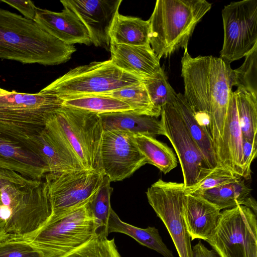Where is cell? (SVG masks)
I'll return each mask as SVG.
<instances>
[{
  "label": "cell",
  "mask_w": 257,
  "mask_h": 257,
  "mask_svg": "<svg viewBox=\"0 0 257 257\" xmlns=\"http://www.w3.org/2000/svg\"><path fill=\"white\" fill-rule=\"evenodd\" d=\"M112 232L126 234L141 244L156 251L164 257H174L172 251L163 241L158 229L153 226L142 228L125 223L119 218L112 209L107 223L108 234Z\"/></svg>",
  "instance_id": "cell-23"
},
{
  "label": "cell",
  "mask_w": 257,
  "mask_h": 257,
  "mask_svg": "<svg viewBox=\"0 0 257 257\" xmlns=\"http://www.w3.org/2000/svg\"><path fill=\"white\" fill-rule=\"evenodd\" d=\"M257 154V147L253 146L247 141H242V171L243 178L250 179L251 177V165Z\"/></svg>",
  "instance_id": "cell-34"
},
{
  "label": "cell",
  "mask_w": 257,
  "mask_h": 257,
  "mask_svg": "<svg viewBox=\"0 0 257 257\" xmlns=\"http://www.w3.org/2000/svg\"><path fill=\"white\" fill-rule=\"evenodd\" d=\"M48 122L60 134L85 169L101 172L103 129L99 114L62 106Z\"/></svg>",
  "instance_id": "cell-4"
},
{
  "label": "cell",
  "mask_w": 257,
  "mask_h": 257,
  "mask_svg": "<svg viewBox=\"0 0 257 257\" xmlns=\"http://www.w3.org/2000/svg\"><path fill=\"white\" fill-rule=\"evenodd\" d=\"M141 82L144 85L152 103L161 110L164 105L171 102L176 92L170 84L163 68L154 75L143 78Z\"/></svg>",
  "instance_id": "cell-31"
},
{
  "label": "cell",
  "mask_w": 257,
  "mask_h": 257,
  "mask_svg": "<svg viewBox=\"0 0 257 257\" xmlns=\"http://www.w3.org/2000/svg\"><path fill=\"white\" fill-rule=\"evenodd\" d=\"M110 182L109 178L104 175L100 187L87 202L88 208L97 226L98 234L108 235L107 223L112 209L110 199L113 190L110 187Z\"/></svg>",
  "instance_id": "cell-28"
},
{
  "label": "cell",
  "mask_w": 257,
  "mask_h": 257,
  "mask_svg": "<svg viewBox=\"0 0 257 257\" xmlns=\"http://www.w3.org/2000/svg\"><path fill=\"white\" fill-rule=\"evenodd\" d=\"M160 121L164 136L170 141L178 157L185 188L190 187L204 177L211 168L172 103L162 106Z\"/></svg>",
  "instance_id": "cell-11"
},
{
  "label": "cell",
  "mask_w": 257,
  "mask_h": 257,
  "mask_svg": "<svg viewBox=\"0 0 257 257\" xmlns=\"http://www.w3.org/2000/svg\"><path fill=\"white\" fill-rule=\"evenodd\" d=\"M244 57L243 64L233 70L234 86L257 96V43Z\"/></svg>",
  "instance_id": "cell-30"
},
{
  "label": "cell",
  "mask_w": 257,
  "mask_h": 257,
  "mask_svg": "<svg viewBox=\"0 0 257 257\" xmlns=\"http://www.w3.org/2000/svg\"><path fill=\"white\" fill-rule=\"evenodd\" d=\"M60 97L41 90L28 94L8 91L0 94V124H34L45 127L63 106Z\"/></svg>",
  "instance_id": "cell-12"
},
{
  "label": "cell",
  "mask_w": 257,
  "mask_h": 257,
  "mask_svg": "<svg viewBox=\"0 0 257 257\" xmlns=\"http://www.w3.org/2000/svg\"><path fill=\"white\" fill-rule=\"evenodd\" d=\"M109 51L110 59L115 66L142 79L154 75L162 69L150 44L130 46L110 43Z\"/></svg>",
  "instance_id": "cell-17"
},
{
  "label": "cell",
  "mask_w": 257,
  "mask_h": 257,
  "mask_svg": "<svg viewBox=\"0 0 257 257\" xmlns=\"http://www.w3.org/2000/svg\"><path fill=\"white\" fill-rule=\"evenodd\" d=\"M177 110L190 135L196 143L210 168L217 166L214 145L208 134L198 123L183 94L175 92L170 102Z\"/></svg>",
  "instance_id": "cell-21"
},
{
  "label": "cell",
  "mask_w": 257,
  "mask_h": 257,
  "mask_svg": "<svg viewBox=\"0 0 257 257\" xmlns=\"http://www.w3.org/2000/svg\"><path fill=\"white\" fill-rule=\"evenodd\" d=\"M238 177L225 166L211 168L209 172L194 185L185 188V194H197L202 191L233 182Z\"/></svg>",
  "instance_id": "cell-32"
},
{
  "label": "cell",
  "mask_w": 257,
  "mask_h": 257,
  "mask_svg": "<svg viewBox=\"0 0 257 257\" xmlns=\"http://www.w3.org/2000/svg\"><path fill=\"white\" fill-rule=\"evenodd\" d=\"M142 80L120 69L109 59L73 68L43 90L64 99L102 94L140 83Z\"/></svg>",
  "instance_id": "cell-5"
},
{
  "label": "cell",
  "mask_w": 257,
  "mask_h": 257,
  "mask_svg": "<svg viewBox=\"0 0 257 257\" xmlns=\"http://www.w3.org/2000/svg\"><path fill=\"white\" fill-rule=\"evenodd\" d=\"M181 76L183 96L198 123L212 140L217 166H224L223 136L234 84V70L220 57L193 58L186 49L181 58Z\"/></svg>",
  "instance_id": "cell-1"
},
{
  "label": "cell",
  "mask_w": 257,
  "mask_h": 257,
  "mask_svg": "<svg viewBox=\"0 0 257 257\" xmlns=\"http://www.w3.org/2000/svg\"><path fill=\"white\" fill-rule=\"evenodd\" d=\"M193 257H219L212 249H208L201 241L192 247Z\"/></svg>",
  "instance_id": "cell-36"
},
{
  "label": "cell",
  "mask_w": 257,
  "mask_h": 257,
  "mask_svg": "<svg viewBox=\"0 0 257 257\" xmlns=\"http://www.w3.org/2000/svg\"><path fill=\"white\" fill-rule=\"evenodd\" d=\"M234 92L243 139L257 147V96L241 88Z\"/></svg>",
  "instance_id": "cell-25"
},
{
  "label": "cell",
  "mask_w": 257,
  "mask_h": 257,
  "mask_svg": "<svg viewBox=\"0 0 257 257\" xmlns=\"http://www.w3.org/2000/svg\"><path fill=\"white\" fill-rule=\"evenodd\" d=\"M103 132L122 130L134 134H144L154 137L164 136L160 120L157 118L136 114L132 111L99 114Z\"/></svg>",
  "instance_id": "cell-19"
},
{
  "label": "cell",
  "mask_w": 257,
  "mask_h": 257,
  "mask_svg": "<svg viewBox=\"0 0 257 257\" xmlns=\"http://www.w3.org/2000/svg\"><path fill=\"white\" fill-rule=\"evenodd\" d=\"M63 106L72 107L98 114L117 112H133L125 102L112 97L91 95L62 99Z\"/></svg>",
  "instance_id": "cell-27"
},
{
  "label": "cell",
  "mask_w": 257,
  "mask_h": 257,
  "mask_svg": "<svg viewBox=\"0 0 257 257\" xmlns=\"http://www.w3.org/2000/svg\"><path fill=\"white\" fill-rule=\"evenodd\" d=\"M239 177L224 185L202 191L197 194L217 206L221 210L242 205L251 209L256 215V202L251 197V189Z\"/></svg>",
  "instance_id": "cell-20"
},
{
  "label": "cell",
  "mask_w": 257,
  "mask_h": 257,
  "mask_svg": "<svg viewBox=\"0 0 257 257\" xmlns=\"http://www.w3.org/2000/svg\"><path fill=\"white\" fill-rule=\"evenodd\" d=\"M107 234H98L88 241L61 257H121L114 239Z\"/></svg>",
  "instance_id": "cell-29"
},
{
  "label": "cell",
  "mask_w": 257,
  "mask_h": 257,
  "mask_svg": "<svg viewBox=\"0 0 257 257\" xmlns=\"http://www.w3.org/2000/svg\"><path fill=\"white\" fill-rule=\"evenodd\" d=\"M100 95L112 97L125 102L136 114L157 118L161 116V110L152 103L142 82Z\"/></svg>",
  "instance_id": "cell-26"
},
{
  "label": "cell",
  "mask_w": 257,
  "mask_h": 257,
  "mask_svg": "<svg viewBox=\"0 0 257 257\" xmlns=\"http://www.w3.org/2000/svg\"><path fill=\"white\" fill-rule=\"evenodd\" d=\"M100 159L101 172L110 182L128 178L147 164L137 146L134 134L122 130L103 132Z\"/></svg>",
  "instance_id": "cell-13"
},
{
  "label": "cell",
  "mask_w": 257,
  "mask_h": 257,
  "mask_svg": "<svg viewBox=\"0 0 257 257\" xmlns=\"http://www.w3.org/2000/svg\"><path fill=\"white\" fill-rule=\"evenodd\" d=\"M122 0H62L64 8L75 13L87 28L94 46L109 51L110 30Z\"/></svg>",
  "instance_id": "cell-14"
},
{
  "label": "cell",
  "mask_w": 257,
  "mask_h": 257,
  "mask_svg": "<svg viewBox=\"0 0 257 257\" xmlns=\"http://www.w3.org/2000/svg\"><path fill=\"white\" fill-rule=\"evenodd\" d=\"M0 257H44L30 242L20 239L8 238L0 242Z\"/></svg>",
  "instance_id": "cell-33"
},
{
  "label": "cell",
  "mask_w": 257,
  "mask_h": 257,
  "mask_svg": "<svg viewBox=\"0 0 257 257\" xmlns=\"http://www.w3.org/2000/svg\"><path fill=\"white\" fill-rule=\"evenodd\" d=\"M110 43L130 46L150 44L148 20L126 16L118 13L110 30Z\"/></svg>",
  "instance_id": "cell-22"
},
{
  "label": "cell",
  "mask_w": 257,
  "mask_h": 257,
  "mask_svg": "<svg viewBox=\"0 0 257 257\" xmlns=\"http://www.w3.org/2000/svg\"><path fill=\"white\" fill-rule=\"evenodd\" d=\"M185 187L183 183L159 179L148 188L147 199L170 234L179 257H193L191 237L181 212Z\"/></svg>",
  "instance_id": "cell-9"
},
{
  "label": "cell",
  "mask_w": 257,
  "mask_h": 257,
  "mask_svg": "<svg viewBox=\"0 0 257 257\" xmlns=\"http://www.w3.org/2000/svg\"><path fill=\"white\" fill-rule=\"evenodd\" d=\"M76 49L45 31L33 20L0 9V58L23 64L56 65Z\"/></svg>",
  "instance_id": "cell-2"
},
{
  "label": "cell",
  "mask_w": 257,
  "mask_h": 257,
  "mask_svg": "<svg viewBox=\"0 0 257 257\" xmlns=\"http://www.w3.org/2000/svg\"><path fill=\"white\" fill-rule=\"evenodd\" d=\"M211 7L205 0H157L148 21L150 45L158 59L188 49L196 26Z\"/></svg>",
  "instance_id": "cell-3"
},
{
  "label": "cell",
  "mask_w": 257,
  "mask_h": 257,
  "mask_svg": "<svg viewBox=\"0 0 257 257\" xmlns=\"http://www.w3.org/2000/svg\"><path fill=\"white\" fill-rule=\"evenodd\" d=\"M242 141L235 95L234 92H232L223 136L224 166L240 177H243Z\"/></svg>",
  "instance_id": "cell-18"
},
{
  "label": "cell",
  "mask_w": 257,
  "mask_h": 257,
  "mask_svg": "<svg viewBox=\"0 0 257 257\" xmlns=\"http://www.w3.org/2000/svg\"><path fill=\"white\" fill-rule=\"evenodd\" d=\"M6 91V90L0 88V94L3 93L4 92H5Z\"/></svg>",
  "instance_id": "cell-38"
},
{
  "label": "cell",
  "mask_w": 257,
  "mask_h": 257,
  "mask_svg": "<svg viewBox=\"0 0 257 257\" xmlns=\"http://www.w3.org/2000/svg\"><path fill=\"white\" fill-rule=\"evenodd\" d=\"M34 20L49 34L66 44H92L87 28L69 9L54 12L37 8Z\"/></svg>",
  "instance_id": "cell-15"
},
{
  "label": "cell",
  "mask_w": 257,
  "mask_h": 257,
  "mask_svg": "<svg viewBox=\"0 0 257 257\" xmlns=\"http://www.w3.org/2000/svg\"><path fill=\"white\" fill-rule=\"evenodd\" d=\"M134 137L147 164L154 165L165 174L177 167L176 156L166 144L149 135L138 134H134Z\"/></svg>",
  "instance_id": "cell-24"
},
{
  "label": "cell",
  "mask_w": 257,
  "mask_h": 257,
  "mask_svg": "<svg viewBox=\"0 0 257 257\" xmlns=\"http://www.w3.org/2000/svg\"><path fill=\"white\" fill-rule=\"evenodd\" d=\"M9 238L6 223L0 217V242Z\"/></svg>",
  "instance_id": "cell-37"
},
{
  "label": "cell",
  "mask_w": 257,
  "mask_h": 257,
  "mask_svg": "<svg viewBox=\"0 0 257 257\" xmlns=\"http://www.w3.org/2000/svg\"><path fill=\"white\" fill-rule=\"evenodd\" d=\"M206 241L219 257H257L256 215L242 205L224 209Z\"/></svg>",
  "instance_id": "cell-7"
},
{
  "label": "cell",
  "mask_w": 257,
  "mask_h": 257,
  "mask_svg": "<svg viewBox=\"0 0 257 257\" xmlns=\"http://www.w3.org/2000/svg\"><path fill=\"white\" fill-rule=\"evenodd\" d=\"M221 13L224 39L220 58L230 64L257 43V0L231 2Z\"/></svg>",
  "instance_id": "cell-10"
},
{
  "label": "cell",
  "mask_w": 257,
  "mask_h": 257,
  "mask_svg": "<svg viewBox=\"0 0 257 257\" xmlns=\"http://www.w3.org/2000/svg\"><path fill=\"white\" fill-rule=\"evenodd\" d=\"M101 172L82 169L47 174L52 214L48 222L86 204L100 187Z\"/></svg>",
  "instance_id": "cell-8"
},
{
  "label": "cell",
  "mask_w": 257,
  "mask_h": 257,
  "mask_svg": "<svg viewBox=\"0 0 257 257\" xmlns=\"http://www.w3.org/2000/svg\"><path fill=\"white\" fill-rule=\"evenodd\" d=\"M12 7L17 9L24 17L30 19H34L37 7L31 1L21 0H1Z\"/></svg>",
  "instance_id": "cell-35"
},
{
  "label": "cell",
  "mask_w": 257,
  "mask_h": 257,
  "mask_svg": "<svg viewBox=\"0 0 257 257\" xmlns=\"http://www.w3.org/2000/svg\"><path fill=\"white\" fill-rule=\"evenodd\" d=\"M220 212L217 206L204 198L185 194L181 215L191 240L206 241L217 224Z\"/></svg>",
  "instance_id": "cell-16"
},
{
  "label": "cell",
  "mask_w": 257,
  "mask_h": 257,
  "mask_svg": "<svg viewBox=\"0 0 257 257\" xmlns=\"http://www.w3.org/2000/svg\"><path fill=\"white\" fill-rule=\"evenodd\" d=\"M98 234V227L87 203L47 223L25 240L37 248L44 257H61Z\"/></svg>",
  "instance_id": "cell-6"
}]
</instances>
